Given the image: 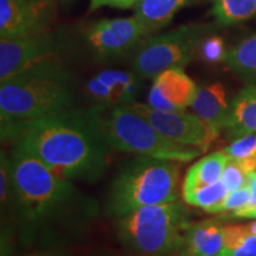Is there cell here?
Segmentation results:
<instances>
[{"label": "cell", "mask_w": 256, "mask_h": 256, "mask_svg": "<svg viewBox=\"0 0 256 256\" xmlns=\"http://www.w3.org/2000/svg\"><path fill=\"white\" fill-rule=\"evenodd\" d=\"M12 204L22 240L55 247L81 236L98 215L94 198L17 145L10 156Z\"/></svg>", "instance_id": "1"}, {"label": "cell", "mask_w": 256, "mask_h": 256, "mask_svg": "<svg viewBox=\"0 0 256 256\" xmlns=\"http://www.w3.org/2000/svg\"><path fill=\"white\" fill-rule=\"evenodd\" d=\"M2 139L14 142L66 180L92 183L107 170L110 146L92 108H72L14 124L2 130Z\"/></svg>", "instance_id": "2"}, {"label": "cell", "mask_w": 256, "mask_h": 256, "mask_svg": "<svg viewBox=\"0 0 256 256\" xmlns=\"http://www.w3.org/2000/svg\"><path fill=\"white\" fill-rule=\"evenodd\" d=\"M72 74L49 60L12 76L0 84L2 130L74 108Z\"/></svg>", "instance_id": "3"}, {"label": "cell", "mask_w": 256, "mask_h": 256, "mask_svg": "<svg viewBox=\"0 0 256 256\" xmlns=\"http://www.w3.org/2000/svg\"><path fill=\"white\" fill-rule=\"evenodd\" d=\"M178 162L139 156L121 166L106 200V212L120 218L144 206L179 200Z\"/></svg>", "instance_id": "4"}, {"label": "cell", "mask_w": 256, "mask_h": 256, "mask_svg": "<svg viewBox=\"0 0 256 256\" xmlns=\"http://www.w3.org/2000/svg\"><path fill=\"white\" fill-rule=\"evenodd\" d=\"M182 202L144 206L120 217L115 223L118 238L138 256H174L183 248L191 226Z\"/></svg>", "instance_id": "5"}, {"label": "cell", "mask_w": 256, "mask_h": 256, "mask_svg": "<svg viewBox=\"0 0 256 256\" xmlns=\"http://www.w3.org/2000/svg\"><path fill=\"white\" fill-rule=\"evenodd\" d=\"M92 110L106 140L115 151L178 162H191L203 153L197 147L171 142L128 104H98Z\"/></svg>", "instance_id": "6"}, {"label": "cell", "mask_w": 256, "mask_h": 256, "mask_svg": "<svg viewBox=\"0 0 256 256\" xmlns=\"http://www.w3.org/2000/svg\"><path fill=\"white\" fill-rule=\"evenodd\" d=\"M214 30V25H184L174 31L148 38L133 57V72L139 78H154L171 68H183L197 57L200 42Z\"/></svg>", "instance_id": "7"}, {"label": "cell", "mask_w": 256, "mask_h": 256, "mask_svg": "<svg viewBox=\"0 0 256 256\" xmlns=\"http://www.w3.org/2000/svg\"><path fill=\"white\" fill-rule=\"evenodd\" d=\"M128 106L145 118L159 133L179 145L197 147L204 153L215 140L206 124L194 113L159 110L148 104L136 101Z\"/></svg>", "instance_id": "8"}, {"label": "cell", "mask_w": 256, "mask_h": 256, "mask_svg": "<svg viewBox=\"0 0 256 256\" xmlns=\"http://www.w3.org/2000/svg\"><path fill=\"white\" fill-rule=\"evenodd\" d=\"M58 51L50 32L0 40V82L46 60H55Z\"/></svg>", "instance_id": "9"}, {"label": "cell", "mask_w": 256, "mask_h": 256, "mask_svg": "<svg viewBox=\"0 0 256 256\" xmlns=\"http://www.w3.org/2000/svg\"><path fill=\"white\" fill-rule=\"evenodd\" d=\"M146 36L145 28L134 16L98 22L86 32V40L96 57L108 60L136 49Z\"/></svg>", "instance_id": "10"}, {"label": "cell", "mask_w": 256, "mask_h": 256, "mask_svg": "<svg viewBox=\"0 0 256 256\" xmlns=\"http://www.w3.org/2000/svg\"><path fill=\"white\" fill-rule=\"evenodd\" d=\"M54 17V0H0V36L24 37L48 32Z\"/></svg>", "instance_id": "11"}, {"label": "cell", "mask_w": 256, "mask_h": 256, "mask_svg": "<svg viewBox=\"0 0 256 256\" xmlns=\"http://www.w3.org/2000/svg\"><path fill=\"white\" fill-rule=\"evenodd\" d=\"M197 92V84L183 68H171L153 78L148 104L159 110L184 112L191 107Z\"/></svg>", "instance_id": "12"}, {"label": "cell", "mask_w": 256, "mask_h": 256, "mask_svg": "<svg viewBox=\"0 0 256 256\" xmlns=\"http://www.w3.org/2000/svg\"><path fill=\"white\" fill-rule=\"evenodd\" d=\"M191 108L216 139L224 130L230 108L223 84L216 82L198 88Z\"/></svg>", "instance_id": "13"}, {"label": "cell", "mask_w": 256, "mask_h": 256, "mask_svg": "<svg viewBox=\"0 0 256 256\" xmlns=\"http://www.w3.org/2000/svg\"><path fill=\"white\" fill-rule=\"evenodd\" d=\"M223 228L217 220L191 224L179 256H218L224 249Z\"/></svg>", "instance_id": "14"}, {"label": "cell", "mask_w": 256, "mask_h": 256, "mask_svg": "<svg viewBox=\"0 0 256 256\" xmlns=\"http://www.w3.org/2000/svg\"><path fill=\"white\" fill-rule=\"evenodd\" d=\"M224 130L230 140L256 133V84L243 88L230 102Z\"/></svg>", "instance_id": "15"}, {"label": "cell", "mask_w": 256, "mask_h": 256, "mask_svg": "<svg viewBox=\"0 0 256 256\" xmlns=\"http://www.w3.org/2000/svg\"><path fill=\"white\" fill-rule=\"evenodd\" d=\"M188 0H138L134 12L147 34L166 26Z\"/></svg>", "instance_id": "16"}, {"label": "cell", "mask_w": 256, "mask_h": 256, "mask_svg": "<svg viewBox=\"0 0 256 256\" xmlns=\"http://www.w3.org/2000/svg\"><path fill=\"white\" fill-rule=\"evenodd\" d=\"M226 162L228 156L224 151L215 152L198 160L188 168L182 188L204 186L220 182Z\"/></svg>", "instance_id": "17"}, {"label": "cell", "mask_w": 256, "mask_h": 256, "mask_svg": "<svg viewBox=\"0 0 256 256\" xmlns=\"http://www.w3.org/2000/svg\"><path fill=\"white\" fill-rule=\"evenodd\" d=\"M223 62L238 78L256 82V34L244 38L226 51Z\"/></svg>", "instance_id": "18"}, {"label": "cell", "mask_w": 256, "mask_h": 256, "mask_svg": "<svg viewBox=\"0 0 256 256\" xmlns=\"http://www.w3.org/2000/svg\"><path fill=\"white\" fill-rule=\"evenodd\" d=\"M212 14L217 24L230 26L256 14V0H212Z\"/></svg>", "instance_id": "19"}, {"label": "cell", "mask_w": 256, "mask_h": 256, "mask_svg": "<svg viewBox=\"0 0 256 256\" xmlns=\"http://www.w3.org/2000/svg\"><path fill=\"white\" fill-rule=\"evenodd\" d=\"M182 192H183L185 203L208 211L220 204L229 191L226 190L222 182H217L215 184L204 185V186L182 188Z\"/></svg>", "instance_id": "20"}, {"label": "cell", "mask_w": 256, "mask_h": 256, "mask_svg": "<svg viewBox=\"0 0 256 256\" xmlns=\"http://www.w3.org/2000/svg\"><path fill=\"white\" fill-rule=\"evenodd\" d=\"M230 158L238 160L247 174L256 171V134L238 138L223 150Z\"/></svg>", "instance_id": "21"}, {"label": "cell", "mask_w": 256, "mask_h": 256, "mask_svg": "<svg viewBox=\"0 0 256 256\" xmlns=\"http://www.w3.org/2000/svg\"><path fill=\"white\" fill-rule=\"evenodd\" d=\"M226 50L222 37L216 34H208L200 42L197 50V57L206 63H218L226 58Z\"/></svg>", "instance_id": "22"}, {"label": "cell", "mask_w": 256, "mask_h": 256, "mask_svg": "<svg viewBox=\"0 0 256 256\" xmlns=\"http://www.w3.org/2000/svg\"><path fill=\"white\" fill-rule=\"evenodd\" d=\"M247 179L248 174L242 168V165L240 164L238 160L228 156V162H226L222 178H220V182L226 188V190L232 192L243 188L244 185H247Z\"/></svg>", "instance_id": "23"}, {"label": "cell", "mask_w": 256, "mask_h": 256, "mask_svg": "<svg viewBox=\"0 0 256 256\" xmlns=\"http://www.w3.org/2000/svg\"><path fill=\"white\" fill-rule=\"evenodd\" d=\"M249 200H250V191H249L247 185H244V186L238 188V190L228 192V194L220 204L212 206L206 212L220 214L226 212V211H235L240 209V208L247 206Z\"/></svg>", "instance_id": "24"}, {"label": "cell", "mask_w": 256, "mask_h": 256, "mask_svg": "<svg viewBox=\"0 0 256 256\" xmlns=\"http://www.w3.org/2000/svg\"><path fill=\"white\" fill-rule=\"evenodd\" d=\"M218 256H256V235L249 234L235 249H223Z\"/></svg>", "instance_id": "25"}, {"label": "cell", "mask_w": 256, "mask_h": 256, "mask_svg": "<svg viewBox=\"0 0 256 256\" xmlns=\"http://www.w3.org/2000/svg\"><path fill=\"white\" fill-rule=\"evenodd\" d=\"M138 0H90V11L102 8V6H110L115 8H134Z\"/></svg>", "instance_id": "26"}, {"label": "cell", "mask_w": 256, "mask_h": 256, "mask_svg": "<svg viewBox=\"0 0 256 256\" xmlns=\"http://www.w3.org/2000/svg\"><path fill=\"white\" fill-rule=\"evenodd\" d=\"M247 186L250 191V200H249L247 206L240 208V209H250L256 206V171L249 172L247 179Z\"/></svg>", "instance_id": "27"}, {"label": "cell", "mask_w": 256, "mask_h": 256, "mask_svg": "<svg viewBox=\"0 0 256 256\" xmlns=\"http://www.w3.org/2000/svg\"><path fill=\"white\" fill-rule=\"evenodd\" d=\"M25 256H68L64 252L62 249L56 248V247H48L44 249H40V250L30 252V254Z\"/></svg>", "instance_id": "28"}, {"label": "cell", "mask_w": 256, "mask_h": 256, "mask_svg": "<svg viewBox=\"0 0 256 256\" xmlns=\"http://www.w3.org/2000/svg\"><path fill=\"white\" fill-rule=\"evenodd\" d=\"M243 228H244V230L248 234H252V235H256V222L243 224Z\"/></svg>", "instance_id": "29"}, {"label": "cell", "mask_w": 256, "mask_h": 256, "mask_svg": "<svg viewBox=\"0 0 256 256\" xmlns=\"http://www.w3.org/2000/svg\"><path fill=\"white\" fill-rule=\"evenodd\" d=\"M92 256H120V255L114 254V252H98V254H95Z\"/></svg>", "instance_id": "30"}]
</instances>
